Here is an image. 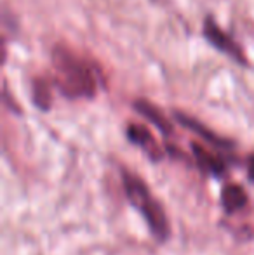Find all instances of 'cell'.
I'll return each mask as SVG.
<instances>
[{
    "instance_id": "cell-1",
    "label": "cell",
    "mask_w": 254,
    "mask_h": 255,
    "mask_svg": "<svg viewBox=\"0 0 254 255\" xmlns=\"http://www.w3.org/2000/svg\"><path fill=\"white\" fill-rule=\"evenodd\" d=\"M51 59L54 66V85L64 98H94L98 92V71L84 57L64 45H56Z\"/></svg>"
},
{
    "instance_id": "cell-2",
    "label": "cell",
    "mask_w": 254,
    "mask_h": 255,
    "mask_svg": "<svg viewBox=\"0 0 254 255\" xmlns=\"http://www.w3.org/2000/svg\"><path fill=\"white\" fill-rule=\"evenodd\" d=\"M122 186L129 203L143 215L145 222L148 224L150 233L155 236L157 242H167L171 236L169 219H167L166 210L160 202L155 200L148 186L145 184V181L138 175L131 174L129 170H122Z\"/></svg>"
},
{
    "instance_id": "cell-3",
    "label": "cell",
    "mask_w": 254,
    "mask_h": 255,
    "mask_svg": "<svg viewBox=\"0 0 254 255\" xmlns=\"http://www.w3.org/2000/svg\"><path fill=\"white\" fill-rule=\"evenodd\" d=\"M202 31H204L206 40L209 42L214 49H218V51L230 56L234 61H239V63H242V64H248V59H246L242 47L227 33V31L221 30V28L218 26V23L214 21L213 16H207L206 19H204Z\"/></svg>"
},
{
    "instance_id": "cell-4",
    "label": "cell",
    "mask_w": 254,
    "mask_h": 255,
    "mask_svg": "<svg viewBox=\"0 0 254 255\" xmlns=\"http://www.w3.org/2000/svg\"><path fill=\"white\" fill-rule=\"evenodd\" d=\"M127 139L132 144L139 146L146 154H148L152 160L159 161L164 156V151L160 149V146L157 144L153 134L145 127V125H138V124H129L127 125Z\"/></svg>"
},
{
    "instance_id": "cell-5",
    "label": "cell",
    "mask_w": 254,
    "mask_h": 255,
    "mask_svg": "<svg viewBox=\"0 0 254 255\" xmlns=\"http://www.w3.org/2000/svg\"><path fill=\"white\" fill-rule=\"evenodd\" d=\"M174 117H176V120L180 122L183 127H187L188 130L195 132L199 137H202L204 141H207L211 146H214V148H220V149H230L234 148V142L232 141H227L225 137H221V135H218L216 132L209 130V128L206 127L204 124H200L199 120H195V118L188 117V115L185 113H180V111H174Z\"/></svg>"
},
{
    "instance_id": "cell-6",
    "label": "cell",
    "mask_w": 254,
    "mask_h": 255,
    "mask_svg": "<svg viewBox=\"0 0 254 255\" xmlns=\"http://www.w3.org/2000/svg\"><path fill=\"white\" fill-rule=\"evenodd\" d=\"M192 151H193V156H195L197 165H199L206 174L221 177V175L227 172V161L221 156H218V154H214L213 151H209L207 148H204L202 144L192 142Z\"/></svg>"
},
{
    "instance_id": "cell-7",
    "label": "cell",
    "mask_w": 254,
    "mask_h": 255,
    "mask_svg": "<svg viewBox=\"0 0 254 255\" xmlns=\"http://www.w3.org/2000/svg\"><path fill=\"white\" fill-rule=\"evenodd\" d=\"M134 110L141 115L143 118H146L148 122H152L157 128H159L162 134H173V124L169 122V118L155 106V104L148 103L146 99H136L134 101Z\"/></svg>"
},
{
    "instance_id": "cell-8",
    "label": "cell",
    "mask_w": 254,
    "mask_h": 255,
    "mask_svg": "<svg viewBox=\"0 0 254 255\" xmlns=\"http://www.w3.org/2000/svg\"><path fill=\"white\" fill-rule=\"evenodd\" d=\"M248 193L242 186L239 184H228L225 186L223 193H221V205H223L227 214H235V212L242 210L248 207Z\"/></svg>"
},
{
    "instance_id": "cell-9",
    "label": "cell",
    "mask_w": 254,
    "mask_h": 255,
    "mask_svg": "<svg viewBox=\"0 0 254 255\" xmlns=\"http://www.w3.org/2000/svg\"><path fill=\"white\" fill-rule=\"evenodd\" d=\"M33 103L37 104L38 110H49L51 108V103H52V98H51V91H49V85L45 80H37L33 82Z\"/></svg>"
},
{
    "instance_id": "cell-10",
    "label": "cell",
    "mask_w": 254,
    "mask_h": 255,
    "mask_svg": "<svg viewBox=\"0 0 254 255\" xmlns=\"http://www.w3.org/2000/svg\"><path fill=\"white\" fill-rule=\"evenodd\" d=\"M248 175H249V179L254 182V154L249 158V161H248Z\"/></svg>"
}]
</instances>
